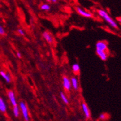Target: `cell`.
Listing matches in <instances>:
<instances>
[{"mask_svg": "<svg viewBox=\"0 0 121 121\" xmlns=\"http://www.w3.org/2000/svg\"><path fill=\"white\" fill-rule=\"evenodd\" d=\"M98 14L100 15V17H102L105 21H106L112 27L114 28V29H118V26H117V24L116 23L114 20H113L111 17H110V15H108V14L107 13V12L104 10H99L98 11Z\"/></svg>", "mask_w": 121, "mask_h": 121, "instance_id": "cell-1", "label": "cell"}, {"mask_svg": "<svg viewBox=\"0 0 121 121\" xmlns=\"http://www.w3.org/2000/svg\"><path fill=\"white\" fill-rule=\"evenodd\" d=\"M19 108L21 109L22 116H23L25 121H29V115L27 107L26 104L23 101H21L19 102Z\"/></svg>", "mask_w": 121, "mask_h": 121, "instance_id": "cell-2", "label": "cell"}, {"mask_svg": "<svg viewBox=\"0 0 121 121\" xmlns=\"http://www.w3.org/2000/svg\"><path fill=\"white\" fill-rule=\"evenodd\" d=\"M107 44L105 42L99 41L96 44V50H97V51L107 52Z\"/></svg>", "mask_w": 121, "mask_h": 121, "instance_id": "cell-3", "label": "cell"}, {"mask_svg": "<svg viewBox=\"0 0 121 121\" xmlns=\"http://www.w3.org/2000/svg\"><path fill=\"white\" fill-rule=\"evenodd\" d=\"M7 95H8L10 103L12 104L13 106L17 105V100H16V98H15V93L12 90H8L7 91Z\"/></svg>", "mask_w": 121, "mask_h": 121, "instance_id": "cell-4", "label": "cell"}, {"mask_svg": "<svg viewBox=\"0 0 121 121\" xmlns=\"http://www.w3.org/2000/svg\"><path fill=\"white\" fill-rule=\"evenodd\" d=\"M62 80H63L64 88L66 91H69L72 88V84H71L70 80L67 76H64Z\"/></svg>", "mask_w": 121, "mask_h": 121, "instance_id": "cell-5", "label": "cell"}, {"mask_svg": "<svg viewBox=\"0 0 121 121\" xmlns=\"http://www.w3.org/2000/svg\"><path fill=\"white\" fill-rule=\"evenodd\" d=\"M76 11H77V12L79 14H80L82 17H85V18H91L93 17L92 14L90 13V12H88L85 11V10H84L81 7H76Z\"/></svg>", "mask_w": 121, "mask_h": 121, "instance_id": "cell-6", "label": "cell"}, {"mask_svg": "<svg viewBox=\"0 0 121 121\" xmlns=\"http://www.w3.org/2000/svg\"><path fill=\"white\" fill-rule=\"evenodd\" d=\"M43 36L45 39V41L49 44H52L53 43V38L51 34L48 33V32H44L43 33Z\"/></svg>", "mask_w": 121, "mask_h": 121, "instance_id": "cell-7", "label": "cell"}, {"mask_svg": "<svg viewBox=\"0 0 121 121\" xmlns=\"http://www.w3.org/2000/svg\"><path fill=\"white\" fill-rule=\"evenodd\" d=\"M82 108L83 112H84V115H85V117L87 119L90 118V112L89 108H88V106L85 103L82 104Z\"/></svg>", "mask_w": 121, "mask_h": 121, "instance_id": "cell-8", "label": "cell"}, {"mask_svg": "<svg viewBox=\"0 0 121 121\" xmlns=\"http://www.w3.org/2000/svg\"><path fill=\"white\" fill-rule=\"evenodd\" d=\"M71 84H72V87H73L74 90H78L79 88V84H78V80L76 77H72L70 79Z\"/></svg>", "mask_w": 121, "mask_h": 121, "instance_id": "cell-9", "label": "cell"}, {"mask_svg": "<svg viewBox=\"0 0 121 121\" xmlns=\"http://www.w3.org/2000/svg\"><path fill=\"white\" fill-rule=\"evenodd\" d=\"M96 51L97 55L102 60H107V59H108V53H107V52L97 51V50Z\"/></svg>", "mask_w": 121, "mask_h": 121, "instance_id": "cell-10", "label": "cell"}, {"mask_svg": "<svg viewBox=\"0 0 121 121\" xmlns=\"http://www.w3.org/2000/svg\"><path fill=\"white\" fill-rule=\"evenodd\" d=\"M0 75L2 77L4 78V79L6 81V82L10 83L11 82V78L9 76V74L6 73V72L3 71V70L0 71Z\"/></svg>", "mask_w": 121, "mask_h": 121, "instance_id": "cell-11", "label": "cell"}, {"mask_svg": "<svg viewBox=\"0 0 121 121\" xmlns=\"http://www.w3.org/2000/svg\"><path fill=\"white\" fill-rule=\"evenodd\" d=\"M7 110V106L6 103L1 98H0V112L5 113Z\"/></svg>", "mask_w": 121, "mask_h": 121, "instance_id": "cell-12", "label": "cell"}, {"mask_svg": "<svg viewBox=\"0 0 121 121\" xmlns=\"http://www.w3.org/2000/svg\"><path fill=\"white\" fill-rule=\"evenodd\" d=\"M13 112L14 116L16 117H18L19 116V108L18 107V105L13 106Z\"/></svg>", "mask_w": 121, "mask_h": 121, "instance_id": "cell-13", "label": "cell"}, {"mask_svg": "<svg viewBox=\"0 0 121 121\" xmlns=\"http://www.w3.org/2000/svg\"><path fill=\"white\" fill-rule=\"evenodd\" d=\"M72 70H73V72H74V73H79L80 71L79 65L77 63L74 64L73 65V66H72Z\"/></svg>", "mask_w": 121, "mask_h": 121, "instance_id": "cell-14", "label": "cell"}, {"mask_svg": "<svg viewBox=\"0 0 121 121\" xmlns=\"http://www.w3.org/2000/svg\"><path fill=\"white\" fill-rule=\"evenodd\" d=\"M60 98L62 99V101L64 102L65 104H69V99H67V98L66 97L64 93L63 92H60Z\"/></svg>", "mask_w": 121, "mask_h": 121, "instance_id": "cell-15", "label": "cell"}, {"mask_svg": "<svg viewBox=\"0 0 121 121\" xmlns=\"http://www.w3.org/2000/svg\"><path fill=\"white\" fill-rule=\"evenodd\" d=\"M41 9L43 10H46V11H48L50 9V6L48 4H43L41 6Z\"/></svg>", "mask_w": 121, "mask_h": 121, "instance_id": "cell-16", "label": "cell"}, {"mask_svg": "<svg viewBox=\"0 0 121 121\" xmlns=\"http://www.w3.org/2000/svg\"><path fill=\"white\" fill-rule=\"evenodd\" d=\"M107 118H108V116L107 114H105V113H102V114H100V116H99V119L102 120V121L106 120Z\"/></svg>", "mask_w": 121, "mask_h": 121, "instance_id": "cell-17", "label": "cell"}, {"mask_svg": "<svg viewBox=\"0 0 121 121\" xmlns=\"http://www.w3.org/2000/svg\"><path fill=\"white\" fill-rule=\"evenodd\" d=\"M17 32H18V33H19L20 35H21V36H24L25 33H24V30H22V29H18V30H17Z\"/></svg>", "mask_w": 121, "mask_h": 121, "instance_id": "cell-18", "label": "cell"}, {"mask_svg": "<svg viewBox=\"0 0 121 121\" xmlns=\"http://www.w3.org/2000/svg\"><path fill=\"white\" fill-rule=\"evenodd\" d=\"M5 33V30H4V28L0 25V35H3Z\"/></svg>", "mask_w": 121, "mask_h": 121, "instance_id": "cell-19", "label": "cell"}, {"mask_svg": "<svg viewBox=\"0 0 121 121\" xmlns=\"http://www.w3.org/2000/svg\"><path fill=\"white\" fill-rule=\"evenodd\" d=\"M17 57L19 58H21V54L20 53V52H17Z\"/></svg>", "mask_w": 121, "mask_h": 121, "instance_id": "cell-20", "label": "cell"}, {"mask_svg": "<svg viewBox=\"0 0 121 121\" xmlns=\"http://www.w3.org/2000/svg\"><path fill=\"white\" fill-rule=\"evenodd\" d=\"M117 21H118V22H119L120 23H121V18H117Z\"/></svg>", "mask_w": 121, "mask_h": 121, "instance_id": "cell-21", "label": "cell"}, {"mask_svg": "<svg viewBox=\"0 0 121 121\" xmlns=\"http://www.w3.org/2000/svg\"><path fill=\"white\" fill-rule=\"evenodd\" d=\"M53 3H55V2H56L57 1V0H52Z\"/></svg>", "mask_w": 121, "mask_h": 121, "instance_id": "cell-22", "label": "cell"}, {"mask_svg": "<svg viewBox=\"0 0 121 121\" xmlns=\"http://www.w3.org/2000/svg\"><path fill=\"white\" fill-rule=\"evenodd\" d=\"M48 1H52V0H47Z\"/></svg>", "mask_w": 121, "mask_h": 121, "instance_id": "cell-23", "label": "cell"}]
</instances>
